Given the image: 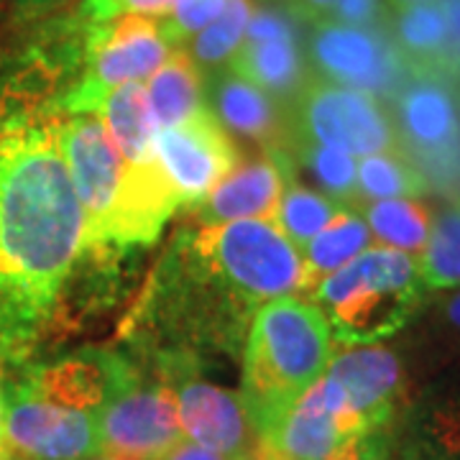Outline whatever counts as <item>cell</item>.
I'll use <instances>...</instances> for the list:
<instances>
[{
    "instance_id": "7402d4cb",
    "label": "cell",
    "mask_w": 460,
    "mask_h": 460,
    "mask_svg": "<svg viewBox=\"0 0 460 460\" xmlns=\"http://www.w3.org/2000/svg\"><path fill=\"white\" fill-rule=\"evenodd\" d=\"M371 230L361 215L353 210H341L332 217L328 228L317 233L307 248L302 251V281L299 292L313 295L317 284L338 271L341 266L361 256L366 248H371Z\"/></svg>"
},
{
    "instance_id": "44dd1931",
    "label": "cell",
    "mask_w": 460,
    "mask_h": 460,
    "mask_svg": "<svg viewBox=\"0 0 460 460\" xmlns=\"http://www.w3.org/2000/svg\"><path fill=\"white\" fill-rule=\"evenodd\" d=\"M202 77H199V66L192 62V57L187 51L174 49L166 62L146 83V100L151 115L162 128H174L184 120L195 118L199 111H205L202 102Z\"/></svg>"
},
{
    "instance_id": "4dcf8cb0",
    "label": "cell",
    "mask_w": 460,
    "mask_h": 460,
    "mask_svg": "<svg viewBox=\"0 0 460 460\" xmlns=\"http://www.w3.org/2000/svg\"><path fill=\"white\" fill-rule=\"evenodd\" d=\"M328 21L358 26V29H384L389 21V3L386 0H335L330 8Z\"/></svg>"
},
{
    "instance_id": "8992f818",
    "label": "cell",
    "mask_w": 460,
    "mask_h": 460,
    "mask_svg": "<svg viewBox=\"0 0 460 460\" xmlns=\"http://www.w3.org/2000/svg\"><path fill=\"white\" fill-rule=\"evenodd\" d=\"M174 51L159 18L123 16L90 29L87 72L65 98L66 113H93L98 100L118 84L144 83Z\"/></svg>"
},
{
    "instance_id": "ffe728a7",
    "label": "cell",
    "mask_w": 460,
    "mask_h": 460,
    "mask_svg": "<svg viewBox=\"0 0 460 460\" xmlns=\"http://www.w3.org/2000/svg\"><path fill=\"white\" fill-rule=\"evenodd\" d=\"M389 39L410 72L443 75V54L447 44V23L438 0L417 3L389 11ZM445 77V75H443ZM450 80V77H447Z\"/></svg>"
},
{
    "instance_id": "8fae6325",
    "label": "cell",
    "mask_w": 460,
    "mask_h": 460,
    "mask_svg": "<svg viewBox=\"0 0 460 460\" xmlns=\"http://www.w3.org/2000/svg\"><path fill=\"white\" fill-rule=\"evenodd\" d=\"M5 456L21 460H90L100 456L98 414L51 404L18 386L5 410Z\"/></svg>"
},
{
    "instance_id": "9a60e30c",
    "label": "cell",
    "mask_w": 460,
    "mask_h": 460,
    "mask_svg": "<svg viewBox=\"0 0 460 460\" xmlns=\"http://www.w3.org/2000/svg\"><path fill=\"white\" fill-rule=\"evenodd\" d=\"M287 169L289 159L279 148H271L256 162L238 164L195 205L199 223L217 226L248 217L274 220L287 184Z\"/></svg>"
},
{
    "instance_id": "30bf717a",
    "label": "cell",
    "mask_w": 460,
    "mask_h": 460,
    "mask_svg": "<svg viewBox=\"0 0 460 460\" xmlns=\"http://www.w3.org/2000/svg\"><path fill=\"white\" fill-rule=\"evenodd\" d=\"M62 151L83 205L87 246H108V233L123 195L126 159L95 113L62 118Z\"/></svg>"
},
{
    "instance_id": "4fadbf2b",
    "label": "cell",
    "mask_w": 460,
    "mask_h": 460,
    "mask_svg": "<svg viewBox=\"0 0 460 460\" xmlns=\"http://www.w3.org/2000/svg\"><path fill=\"white\" fill-rule=\"evenodd\" d=\"M180 422L184 438L213 450L226 460H253L261 438L241 394L226 392L210 381L184 378L177 389Z\"/></svg>"
},
{
    "instance_id": "9c48e42d",
    "label": "cell",
    "mask_w": 460,
    "mask_h": 460,
    "mask_svg": "<svg viewBox=\"0 0 460 460\" xmlns=\"http://www.w3.org/2000/svg\"><path fill=\"white\" fill-rule=\"evenodd\" d=\"M371 435L348 407L343 389L325 374L261 435V450L284 460H338Z\"/></svg>"
},
{
    "instance_id": "52a82bcc",
    "label": "cell",
    "mask_w": 460,
    "mask_h": 460,
    "mask_svg": "<svg viewBox=\"0 0 460 460\" xmlns=\"http://www.w3.org/2000/svg\"><path fill=\"white\" fill-rule=\"evenodd\" d=\"M307 49L320 80L356 87L381 100L392 98L410 77L386 29H358L323 18L313 23Z\"/></svg>"
},
{
    "instance_id": "836d02e7",
    "label": "cell",
    "mask_w": 460,
    "mask_h": 460,
    "mask_svg": "<svg viewBox=\"0 0 460 460\" xmlns=\"http://www.w3.org/2000/svg\"><path fill=\"white\" fill-rule=\"evenodd\" d=\"M332 3L335 0H289V8H292L295 16L314 23V21H323V18L328 16Z\"/></svg>"
},
{
    "instance_id": "e575fe53",
    "label": "cell",
    "mask_w": 460,
    "mask_h": 460,
    "mask_svg": "<svg viewBox=\"0 0 460 460\" xmlns=\"http://www.w3.org/2000/svg\"><path fill=\"white\" fill-rule=\"evenodd\" d=\"M162 460H226L223 456H217L213 450L202 447V445L192 443V440H181L166 458Z\"/></svg>"
},
{
    "instance_id": "6da1fadb",
    "label": "cell",
    "mask_w": 460,
    "mask_h": 460,
    "mask_svg": "<svg viewBox=\"0 0 460 460\" xmlns=\"http://www.w3.org/2000/svg\"><path fill=\"white\" fill-rule=\"evenodd\" d=\"M87 248L80 198L62 151V118L0 113V353L47 323Z\"/></svg>"
},
{
    "instance_id": "60d3db41",
    "label": "cell",
    "mask_w": 460,
    "mask_h": 460,
    "mask_svg": "<svg viewBox=\"0 0 460 460\" xmlns=\"http://www.w3.org/2000/svg\"><path fill=\"white\" fill-rule=\"evenodd\" d=\"M253 460H284L279 458V456H274V453H269V450H259V456Z\"/></svg>"
},
{
    "instance_id": "cb8c5ba5",
    "label": "cell",
    "mask_w": 460,
    "mask_h": 460,
    "mask_svg": "<svg viewBox=\"0 0 460 460\" xmlns=\"http://www.w3.org/2000/svg\"><path fill=\"white\" fill-rule=\"evenodd\" d=\"M414 263L420 281L429 289L460 287V199L447 202L432 217L428 243Z\"/></svg>"
},
{
    "instance_id": "74e56055",
    "label": "cell",
    "mask_w": 460,
    "mask_h": 460,
    "mask_svg": "<svg viewBox=\"0 0 460 460\" xmlns=\"http://www.w3.org/2000/svg\"><path fill=\"white\" fill-rule=\"evenodd\" d=\"M445 314L450 320V325H456L460 330V292L456 296L447 299V307H445Z\"/></svg>"
},
{
    "instance_id": "e0dca14e",
    "label": "cell",
    "mask_w": 460,
    "mask_h": 460,
    "mask_svg": "<svg viewBox=\"0 0 460 460\" xmlns=\"http://www.w3.org/2000/svg\"><path fill=\"white\" fill-rule=\"evenodd\" d=\"M208 113L220 123L223 131L253 138L259 144L277 146L284 138V115L277 100L261 87L243 80L233 69L220 72L208 84Z\"/></svg>"
},
{
    "instance_id": "5b68a950",
    "label": "cell",
    "mask_w": 460,
    "mask_h": 460,
    "mask_svg": "<svg viewBox=\"0 0 460 460\" xmlns=\"http://www.w3.org/2000/svg\"><path fill=\"white\" fill-rule=\"evenodd\" d=\"M295 138L350 156L402 151L389 105L356 87L313 80L295 98Z\"/></svg>"
},
{
    "instance_id": "ab89813d",
    "label": "cell",
    "mask_w": 460,
    "mask_h": 460,
    "mask_svg": "<svg viewBox=\"0 0 460 460\" xmlns=\"http://www.w3.org/2000/svg\"><path fill=\"white\" fill-rule=\"evenodd\" d=\"M389 3V11L396 8H407V5H417V3H428V0H386Z\"/></svg>"
},
{
    "instance_id": "7a4b0ae2",
    "label": "cell",
    "mask_w": 460,
    "mask_h": 460,
    "mask_svg": "<svg viewBox=\"0 0 460 460\" xmlns=\"http://www.w3.org/2000/svg\"><path fill=\"white\" fill-rule=\"evenodd\" d=\"M332 353V332L317 305L295 295L263 302L248 332L241 389L259 438L328 374Z\"/></svg>"
},
{
    "instance_id": "277c9868",
    "label": "cell",
    "mask_w": 460,
    "mask_h": 460,
    "mask_svg": "<svg viewBox=\"0 0 460 460\" xmlns=\"http://www.w3.org/2000/svg\"><path fill=\"white\" fill-rule=\"evenodd\" d=\"M192 256L230 295L269 302L299 292L302 253L274 220H233L202 226L190 241Z\"/></svg>"
},
{
    "instance_id": "4316f807",
    "label": "cell",
    "mask_w": 460,
    "mask_h": 460,
    "mask_svg": "<svg viewBox=\"0 0 460 460\" xmlns=\"http://www.w3.org/2000/svg\"><path fill=\"white\" fill-rule=\"evenodd\" d=\"M296 151H299V162L313 172L317 184L323 187V195L343 205L345 210L361 208L356 156L341 148L310 144V141H296Z\"/></svg>"
},
{
    "instance_id": "d6a6232c",
    "label": "cell",
    "mask_w": 460,
    "mask_h": 460,
    "mask_svg": "<svg viewBox=\"0 0 460 460\" xmlns=\"http://www.w3.org/2000/svg\"><path fill=\"white\" fill-rule=\"evenodd\" d=\"M271 39H295L292 21L277 11H253L243 41H271Z\"/></svg>"
},
{
    "instance_id": "ba28073f",
    "label": "cell",
    "mask_w": 460,
    "mask_h": 460,
    "mask_svg": "<svg viewBox=\"0 0 460 460\" xmlns=\"http://www.w3.org/2000/svg\"><path fill=\"white\" fill-rule=\"evenodd\" d=\"M98 435L100 456L123 460H162L187 440L174 392L133 376L100 407Z\"/></svg>"
},
{
    "instance_id": "d6986e66",
    "label": "cell",
    "mask_w": 460,
    "mask_h": 460,
    "mask_svg": "<svg viewBox=\"0 0 460 460\" xmlns=\"http://www.w3.org/2000/svg\"><path fill=\"white\" fill-rule=\"evenodd\" d=\"M230 69L243 80L261 87L274 100H289L299 95L310 83L305 77L307 59L296 39H271V41H243L230 59Z\"/></svg>"
},
{
    "instance_id": "d4e9b609",
    "label": "cell",
    "mask_w": 460,
    "mask_h": 460,
    "mask_svg": "<svg viewBox=\"0 0 460 460\" xmlns=\"http://www.w3.org/2000/svg\"><path fill=\"white\" fill-rule=\"evenodd\" d=\"M429 190L428 180L404 151H378L358 162L361 205L376 199L420 198Z\"/></svg>"
},
{
    "instance_id": "2e32d148",
    "label": "cell",
    "mask_w": 460,
    "mask_h": 460,
    "mask_svg": "<svg viewBox=\"0 0 460 460\" xmlns=\"http://www.w3.org/2000/svg\"><path fill=\"white\" fill-rule=\"evenodd\" d=\"M131 376L128 366L120 361L105 356H77L33 371L21 389L66 410L98 414L100 407Z\"/></svg>"
},
{
    "instance_id": "d590c367",
    "label": "cell",
    "mask_w": 460,
    "mask_h": 460,
    "mask_svg": "<svg viewBox=\"0 0 460 460\" xmlns=\"http://www.w3.org/2000/svg\"><path fill=\"white\" fill-rule=\"evenodd\" d=\"M338 460H378V450L376 445L371 443V435H366L363 440L350 445Z\"/></svg>"
},
{
    "instance_id": "ee69618b",
    "label": "cell",
    "mask_w": 460,
    "mask_h": 460,
    "mask_svg": "<svg viewBox=\"0 0 460 460\" xmlns=\"http://www.w3.org/2000/svg\"><path fill=\"white\" fill-rule=\"evenodd\" d=\"M0 460H11V458H0Z\"/></svg>"
},
{
    "instance_id": "b9f144b4",
    "label": "cell",
    "mask_w": 460,
    "mask_h": 460,
    "mask_svg": "<svg viewBox=\"0 0 460 460\" xmlns=\"http://www.w3.org/2000/svg\"><path fill=\"white\" fill-rule=\"evenodd\" d=\"M90 460H123V458H108V456H95V458Z\"/></svg>"
},
{
    "instance_id": "1f68e13d",
    "label": "cell",
    "mask_w": 460,
    "mask_h": 460,
    "mask_svg": "<svg viewBox=\"0 0 460 460\" xmlns=\"http://www.w3.org/2000/svg\"><path fill=\"white\" fill-rule=\"evenodd\" d=\"M447 23V44L443 54V75L453 83L460 80V0H438Z\"/></svg>"
},
{
    "instance_id": "5bb4252c",
    "label": "cell",
    "mask_w": 460,
    "mask_h": 460,
    "mask_svg": "<svg viewBox=\"0 0 460 460\" xmlns=\"http://www.w3.org/2000/svg\"><path fill=\"white\" fill-rule=\"evenodd\" d=\"M328 376L343 389L348 407L371 432L392 417L402 392V363L389 348L376 343L343 345L332 353Z\"/></svg>"
},
{
    "instance_id": "7bdbcfd3",
    "label": "cell",
    "mask_w": 460,
    "mask_h": 460,
    "mask_svg": "<svg viewBox=\"0 0 460 460\" xmlns=\"http://www.w3.org/2000/svg\"><path fill=\"white\" fill-rule=\"evenodd\" d=\"M456 84H458V93H460V80H458V83H456Z\"/></svg>"
},
{
    "instance_id": "484cf974",
    "label": "cell",
    "mask_w": 460,
    "mask_h": 460,
    "mask_svg": "<svg viewBox=\"0 0 460 460\" xmlns=\"http://www.w3.org/2000/svg\"><path fill=\"white\" fill-rule=\"evenodd\" d=\"M341 210H345L343 205H338L328 195L307 190L299 181H289L284 184L274 223L289 238V243L302 253L314 235L328 228Z\"/></svg>"
},
{
    "instance_id": "f1b7e54d",
    "label": "cell",
    "mask_w": 460,
    "mask_h": 460,
    "mask_svg": "<svg viewBox=\"0 0 460 460\" xmlns=\"http://www.w3.org/2000/svg\"><path fill=\"white\" fill-rule=\"evenodd\" d=\"M226 3L228 0H174L172 11L164 18H159L169 44L177 47L202 31L210 21L220 16Z\"/></svg>"
},
{
    "instance_id": "f35d334b",
    "label": "cell",
    "mask_w": 460,
    "mask_h": 460,
    "mask_svg": "<svg viewBox=\"0 0 460 460\" xmlns=\"http://www.w3.org/2000/svg\"><path fill=\"white\" fill-rule=\"evenodd\" d=\"M21 3L29 8H51V5H62L66 0H21Z\"/></svg>"
},
{
    "instance_id": "f546056e",
    "label": "cell",
    "mask_w": 460,
    "mask_h": 460,
    "mask_svg": "<svg viewBox=\"0 0 460 460\" xmlns=\"http://www.w3.org/2000/svg\"><path fill=\"white\" fill-rule=\"evenodd\" d=\"M174 0H83L80 13L90 26H102L123 16L164 18Z\"/></svg>"
},
{
    "instance_id": "7c38bea8",
    "label": "cell",
    "mask_w": 460,
    "mask_h": 460,
    "mask_svg": "<svg viewBox=\"0 0 460 460\" xmlns=\"http://www.w3.org/2000/svg\"><path fill=\"white\" fill-rule=\"evenodd\" d=\"M154 159L180 195L181 205H198L217 181L241 164L238 151L208 108L174 128L156 133Z\"/></svg>"
},
{
    "instance_id": "8d00e7d4",
    "label": "cell",
    "mask_w": 460,
    "mask_h": 460,
    "mask_svg": "<svg viewBox=\"0 0 460 460\" xmlns=\"http://www.w3.org/2000/svg\"><path fill=\"white\" fill-rule=\"evenodd\" d=\"M5 410H8V399L3 392V381H0V458H8L5 456Z\"/></svg>"
},
{
    "instance_id": "ac0fdd59",
    "label": "cell",
    "mask_w": 460,
    "mask_h": 460,
    "mask_svg": "<svg viewBox=\"0 0 460 460\" xmlns=\"http://www.w3.org/2000/svg\"><path fill=\"white\" fill-rule=\"evenodd\" d=\"M93 113L102 120L111 141L126 162L138 164L154 156V141L159 126L148 108L146 84H118L98 100Z\"/></svg>"
},
{
    "instance_id": "603a6c76",
    "label": "cell",
    "mask_w": 460,
    "mask_h": 460,
    "mask_svg": "<svg viewBox=\"0 0 460 460\" xmlns=\"http://www.w3.org/2000/svg\"><path fill=\"white\" fill-rule=\"evenodd\" d=\"M378 241V246L394 248L410 256H420L432 228V213L425 202L414 198H394L366 202L358 208Z\"/></svg>"
},
{
    "instance_id": "f6af8a7d",
    "label": "cell",
    "mask_w": 460,
    "mask_h": 460,
    "mask_svg": "<svg viewBox=\"0 0 460 460\" xmlns=\"http://www.w3.org/2000/svg\"><path fill=\"white\" fill-rule=\"evenodd\" d=\"M458 190H460V187H458ZM458 199H460V198H458Z\"/></svg>"
},
{
    "instance_id": "3957f363",
    "label": "cell",
    "mask_w": 460,
    "mask_h": 460,
    "mask_svg": "<svg viewBox=\"0 0 460 460\" xmlns=\"http://www.w3.org/2000/svg\"><path fill=\"white\" fill-rule=\"evenodd\" d=\"M422 287L414 256L371 246L325 277L310 296L325 314L335 343L366 345L410 323L422 305Z\"/></svg>"
},
{
    "instance_id": "83f0119b",
    "label": "cell",
    "mask_w": 460,
    "mask_h": 460,
    "mask_svg": "<svg viewBox=\"0 0 460 460\" xmlns=\"http://www.w3.org/2000/svg\"><path fill=\"white\" fill-rule=\"evenodd\" d=\"M251 13L253 5L248 0H228L220 16L190 39L187 54L192 57V62L198 66H220L230 62L243 44Z\"/></svg>"
}]
</instances>
